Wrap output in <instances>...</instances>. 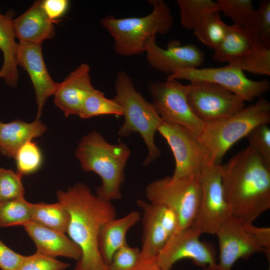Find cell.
I'll list each match as a JSON object with an SVG mask.
<instances>
[{"label":"cell","mask_w":270,"mask_h":270,"mask_svg":"<svg viewBox=\"0 0 270 270\" xmlns=\"http://www.w3.org/2000/svg\"><path fill=\"white\" fill-rule=\"evenodd\" d=\"M270 122V103L260 98L254 104L228 117L204 123L198 136L208 152L210 163L220 164L228 150L256 126Z\"/></svg>","instance_id":"8992f818"},{"label":"cell","mask_w":270,"mask_h":270,"mask_svg":"<svg viewBox=\"0 0 270 270\" xmlns=\"http://www.w3.org/2000/svg\"><path fill=\"white\" fill-rule=\"evenodd\" d=\"M148 90L152 104L163 122L182 126L196 136L204 123L192 112L187 100V85L176 80L151 81Z\"/></svg>","instance_id":"ba28073f"},{"label":"cell","mask_w":270,"mask_h":270,"mask_svg":"<svg viewBox=\"0 0 270 270\" xmlns=\"http://www.w3.org/2000/svg\"><path fill=\"white\" fill-rule=\"evenodd\" d=\"M253 42L270 48V0L260 2L250 21L243 28Z\"/></svg>","instance_id":"4316f807"},{"label":"cell","mask_w":270,"mask_h":270,"mask_svg":"<svg viewBox=\"0 0 270 270\" xmlns=\"http://www.w3.org/2000/svg\"><path fill=\"white\" fill-rule=\"evenodd\" d=\"M14 11L8 10L2 14L0 12V50L3 55V63L0 69V79L3 78L10 87L17 86L18 72L17 53L18 44L16 42L13 27Z\"/></svg>","instance_id":"603a6c76"},{"label":"cell","mask_w":270,"mask_h":270,"mask_svg":"<svg viewBox=\"0 0 270 270\" xmlns=\"http://www.w3.org/2000/svg\"><path fill=\"white\" fill-rule=\"evenodd\" d=\"M134 270H163L156 262L155 259L139 260Z\"/></svg>","instance_id":"60d3db41"},{"label":"cell","mask_w":270,"mask_h":270,"mask_svg":"<svg viewBox=\"0 0 270 270\" xmlns=\"http://www.w3.org/2000/svg\"><path fill=\"white\" fill-rule=\"evenodd\" d=\"M90 68L82 63L58 83L54 94V103L66 117L78 115L84 100L95 89L90 76Z\"/></svg>","instance_id":"ac0fdd59"},{"label":"cell","mask_w":270,"mask_h":270,"mask_svg":"<svg viewBox=\"0 0 270 270\" xmlns=\"http://www.w3.org/2000/svg\"><path fill=\"white\" fill-rule=\"evenodd\" d=\"M256 44L241 27L228 26L220 44L214 50L212 58L216 62H228L244 55Z\"/></svg>","instance_id":"cb8c5ba5"},{"label":"cell","mask_w":270,"mask_h":270,"mask_svg":"<svg viewBox=\"0 0 270 270\" xmlns=\"http://www.w3.org/2000/svg\"><path fill=\"white\" fill-rule=\"evenodd\" d=\"M31 203L24 197L0 204V227L23 226L31 220Z\"/></svg>","instance_id":"4dcf8cb0"},{"label":"cell","mask_w":270,"mask_h":270,"mask_svg":"<svg viewBox=\"0 0 270 270\" xmlns=\"http://www.w3.org/2000/svg\"><path fill=\"white\" fill-rule=\"evenodd\" d=\"M228 64L242 71L260 75H270V48L255 44L246 53Z\"/></svg>","instance_id":"83f0119b"},{"label":"cell","mask_w":270,"mask_h":270,"mask_svg":"<svg viewBox=\"0 0 270 270\" xmlns=\"http://www.w3.org/2000/svg\"><path fill=\"white\" fill-rule=\"evenodd\" d=\"M158 131L166 140L174 156L172 177L198 176L210 162L208 152L198 137L179 125L162 122Z\"/></svg>","instance_id":"8fae6325"},{"label":"cell","mask_w":270,"mask_h":270,"mask_svg":"<svg viewBox=\"0 0 270 270\" xmlns=\"http://www.w3.org/2000/svg\"><path fill=\"white\" fill-rule=\"evenodd\" d=\"M46 130L45 124L38 119L32 122L17 119L2 122L0 129V152L14 158L20 148L32 139L42 136Z\"/></svg>","instance_id":"7402d4cb"},{"label":"cell","mask_w":270,"mask_h":270,"mask_svg":"<svg viewBox=\"0 0 270 270\" xmlns=\"http://www.w3.org/2000/svg\"><path fill=\"white\" fill-rule=\"evenodd\" d=\"M13 27L19 44H42L55 34L54 22L46 14L42 0L34 2L26 11L14 18Z\"/></svg>","instance_id":"ffe728a7"},{"label":"cell","mask_w":270,"mask_h":270,"mask_svg":"<svg viewBox=\"0 0 270 270\" xmlns=\"http://www.w3.org/2000/svg\"><path fill=\"white\" fill-rule=\"evenodd\" d=\"M156 38L149 40L145 51L148 62L154 69L168 76L176 70L198 68L204 64V54L196 46L181 45L175 42L162 48L157 44Z\"/></svg>","instance_id":"2e32d148"},{"label":"cell","mask_w":270,"mask_h":270,"mask_svg":"<svg viewBox=\"0 0 270 270\" xmlns=\"http://www.w3.org/2000/svg\"><path fill=\"white\" fill-rule=\"evenodd\" d=\"M182 26L188 30H193L207 16L219 12L216 1L212 0H178L176 1Z\"/></svg>","instance_id":"484cf974"},{"label":"cell","mask_w":270,"mask_h":270,"mask_svg":"<svg viewBox=\"0 0 270 270\" xmlns=\"http://www.w3.org/2000/svg\"><path fill=\"white\" fill-rule=\"evenodd\" d=\"M17 64L27 72L32 82L38 106L36 119L40 120L46 100L54 95L58 83L49 74L44 60L42 44H18Z\"/></svg>","instance_id":"e0dca14e"},{"label":"cell","mask_w":270,"mask_h":270,"mask_svg":"<svg viewBox=\"0 0 270 270\" xmlns=\"http://www.w3.org/2000/svg\"><path fill=\"white\" fill-rule=\"evenodd\" d=\"M113 98L122 108L124 118L118 134L126 137L133 132L140 134L148 148L143 164L148 166L160 155L154 135L162 120L152 104L136 90L131 78L125 72L120 70L116 74Z\"/></svg>","instance_id":"5b68a950"},{"label":"cell","mask_w":270,"mask_h":270,"mask_svg":"<svg viewBox=\"0 0 270 270\" xmlns=\"http://www.w3.org/2000/svg\"><path fill=\"white\" fill-rule=\"evenodd\" d=\"M168 80H185L190 83L209 82L228 90L242 100L250 102L262 96L270 88L267 80H253L240 70L228 64L219 68H189L176 70L167 76Z\"/></svg>","instance_id":"9c48e42d"},{"label":"cell","mask_w":270,"mask_h":270,"mask_svg":"<svg viewBox=\"0 0 270 270\" xmlns=\"http://www.w3.org/2000/svg\"><path fill=\"white\" fill-rule=\"evenodd\" d=\"M16 172L22 176L37 172L43 162L41 150L32 140L24 144L17 152L15 157Z\"/></svg>","instance_id":"1f68e13d"},{"label":"cell","mask_w":270,"mask_h":270,"mask_svg":"<svg viewBox=\"0 0 270 270\" xmlns=\"http://www.w3.org/2000/svg\"><path fill=\"white\" fill-rule=\"evenodd\" d=\"M228 26L222 22L219 12H214L206 16L192 31L201 42L214 50L223 40Z\"/></svg>","instance_id":"f1b7e54d"},{"label":"cell","mask_w":270,"mask_h":270,"mask_svg":"<svg viewBox=\"0 0 270 270\" xmlns=\"http://www.w3.org/2000/svg\"><path fill=\"white\" fill-rule=\"evenodd\" d=\"M2 124V122L0 121V129Z\"/></svg>","instance_id":"b9f144b4"},{"label":"cell","mask_w":270,"mask_h":270,"mask_svg":"<svg viewBox=\"0 0 270 270\" xmlns=\"http://www.w3.org/2000/svg\"><path fill=\"white\" fill-rule=\"evenodd\" d=\"M70 266L68 263L36 252L33 254L24 256L18 270H65Z\"/></svg>","instance_id":"d590c367"},{"label":"cell","mask_w":270,"mask_h":270,"mask_svg":"<svg viewBox=\"0 0 270 270\" xmlns=\"http://www.w3.org/2000/svg\"><path fill=\"white\" fill-rule=\"evenodd\" d=\"M186 97L193 113L204 123L228 117L246 106L245 102L236 95L209 82L188 84Z\"/></svg>","instance_id":"7c38bea8"},{"label":"cell","mask_w":270,"mask_h":270,"mask_svg":"<svg viewBox=\"0 0 270 270\" xmlns=\"http://www.w3.org/2000/svg\"><path fill=\"white\" fill-rule=\"evenodd\" d=\"M56 196L70 214L66 234L82 252L74 270H108L98 250V236L102 226L116 218L112 202L94 194L82 182L58 190Z\"/></svg>","instance_id":"7a4b0ae2"},{"label":"cell","mask_w":270,"mask_h":270,"mask_svg":"<svg viewBox=\"0 0 270 270\" xmlns=\"http://www.w3.org/2000/svg\"><path fill=\"white\" fill-rule=\"evenodd\" d=\"M22 177L12 170L0 168V204L24 197Z\"/></svg>","instance_id":"836d02e7"},{"label":"cell","mask_w":270,"mask_h":270,"mask_svg":"<svg viewBox=\"0 0 270 270\" xmlns=\"http://www.w3.org/2000/svg\"><path fill=\"white\" fill-rule=\"evenodd\" d=\"M130 154L126 144L110 143L94 130L82 138L74 155L84 171L92 172L100 178L102 184L96 188V194L111 202L122 196L121 187Z\"/></svg>","instance_id":"3957f363"},{"label":"cell","mask_w":270,"mask_h":270,"mask_svg":"<svg viewBox=\"0 0 270 270\" xmlns=\"http://www.w3.org/2000/svg\"><path fill=\"white\" fill-rule=\"evenodd\" d=\"M22 226L34 243L36 252L55 258L64 256L76 261L81 258L80 249L66 234L32 220L26 222Z\"/></svg>","instance_id":"d6986e66"},{"label":"cell","mask_w":270,"mask_h":270,"mask_svg":"<svg viewBox=\"0 0 270 270\" xmlns=\"http://www.w3.org/2000/svg\"><path fill=\"white\" fill-rule=\"evenodd\" d=\"M69 4L68 0H42V6L46 14L54 23L66 14Z\"/></svg>","instance_id":"f35d334b"},{"label":"cell","mask_w":270,"mask_h":270,"mask_svg":"<svg viewBox=\"0 0 270 270\" xmlns=\"http://www.w3.org/2000/svg\"><path fill=\"white\" fill-rule=\"evenodd\" d=\"M220 11L230 18L234 24L244 28L256 8L251 0H217Z\"/></svg>","instance_id":"d6a6232c"},{"label":"cell","mask_w":270,"mask_h":270,"mask_svg":"<svg viewBox=\"0 0 270 270\" xmlns=\"http://www.w3.org/2000/svg\"><path fill=\"white\" fill-rule=\"evenodd\" d=\"M140 218L139 212L133 210L120 218L110 220L102 226L98 236V248L102 259L108 266L114 253L127 244L128 232Z\"/></svg>","instance_id":"44dd1931"},{"label":"cell","mask_w":270,"mask_h":270,"mask_svg":"<svg viewBox=\"0 0 270 270\" xmlns=\"http://www.w3.org/2000/svg\"><path fill=\"white\" fill-rule=\"evenodd\" d=\"M104 115L122 116V108L114 98H108L102 92L94 89L84 100L78 116L86 119Z\"/></svg>","instance_id":"f546056e"},{"label":"cell","mask_w":270,"mask_h":270,"mask_svg":"<svg viewBox=\"0 0 270 270\" xmlns=\"http://www.w3.org/2000/svg\"><path fill=\"white\" fill-rule=\"evenodd\" d=\"M148 202L164 206L172 210L178 219L175 233L190 226L198 213L201 187L198 176L174 178L166 176L146 186Z\"/></svg>","instance_id":"52a82bcc"},{"label":"cell","mask_w":270,"mask_h":270,"mask_svg":"<svg viewBox=\"0 0 270 270\" xmlns=\"http://www.w3.org/2000/svg\"><path fill=\"white\" fill-rule=\"evenodd\" d=\"M140 249L128 244L114 254L108 265V270H134L140 259Z\"/></svg>","instance_id":"8d00e7d4"},{"label":"cell","mask_w":270,"mask_h":270,"mask_svg":"<svg viewBox=\"0 0 270 270\" xmlns=\"http://www.w3.org/2000/svg\"><path fill=\"white\" fill-rule=\"evenodd\" d=\"M199 180L201 198L192 226L202 234H215L219 228L232 217L224 194L220 164L209 163L200 173Z\"/></svg>","instance_id":"30bf717a"},{"label":"cell","mask_w":270,"mask_h":270,"mask_svg":"<svg viewBox=\"0 0 270 270\" xmlns=\"http://www.w3.org/2000/svg\"><path fill=\"white\" fill-rule=\"evenodd\" d=\"M148 2L152 9L146 16L116 18L109 15L100 20L101 25L114 39L117 54L130 56L145 53L150 39L166 34L172 28L173 17L167 4L163 0Z\"/></svg>","instance_id":"277c9868"},{"label":"cell","mask_w":270,"mask_h":270,"mask_svg":"<svg viewBox=\"0 0 270 270\" xmlns=\"http://www.w3.org/2000/svg\"><path fill=\"white\" fill-rule=\"evenodd\" d=\"M24 258V255L15 252L0 240V268L1 270H18Z\"/></svg>","instance_id":"74e56055"},{"label":"cell","mask_w":270,"mask_h":270,"mask_svg":"<svg viewBox=\"0 0 270 270\" xmlns=\"http://www.w3.org/2000/svg\"><path fill=\"white\" fill-rule=\"evenodd\" d=\"M226 200L232 216L252 224L270 208V168L250 146L220 164Z\"/></svg>","instance_id":"6da1fadb"},{"label":"cell","mask_w":270,"mask_h":270,"mask_svg":"<svg viewBox=\"0 0 270 270\" xmlns=\"http://www.w3.org/2000/svg\"><path fill=\"white\" fill-rule=\"evenodd\" d=\"M202 234L197 228L191 226L174 234L155 258L163 270H171L178 260L188 258L204 270H218V260L213 249L200 240Z\"/></svg>","instance_id":"4fadbf2b"},{"label":"cell","mask_w":270,"mask_h":270,"mask_svg":"<svg viewBox=\"0 0 270 270\" xmlns=\"http://www.w3.org/2000/svg\"><path fill=\"white\" fill-rule=\"evenodd\" d=\"M249 146L270 168V128L268 124L254 128L246 136Z\"/></svg>","instance_id":"e575fe53"},{"label":"cell","mask_w":270,"mask_h":270,"mask_svg":"<svg viewBox=\"0 0 270 270\" xmlns=\"http://www.w3.org/2000/svg\"><path fill=\"white\" fill-rule=\"evenodd\" d=\"M137 204L142 211V234L139 260L155 258L174 234L178 219L168 208L142 200Z\"/></svg>","instance_id":"5bb4252c"},{"label":"cell","mask_w":270,"mask_h":270,"mask_svg":"<svg viewBox=\"0 0 270 270\" xmlns=\"http://www.w3.org/2000/svg\"><path fill=\"white\" fill-rule=\"evenodd\" d=\"M215 234L220 250L218 270H232L240 258L246 259L256 253L265 254L244 224L233 216L226 221Z\"/></svg>","instance_id":"9a60e30c"},{"label":"cell","mask_w":270,"mask_h":270,"mask_svg":"<svg viewBox=\"0 0 270 270\" xmlns=\"http://www.w3.org/2000/svg\"><path fill=\"white\" fill-rule=\"evenodd\" d=\"M246 230L252 236L256 242L264 250L265 255L270 258V228L258 227L253 224H244Z\"/></svg>","instance_id":"ab89813d"},{"label":"cell","mask_w":270,"mask_h":270,"mask_svg":"<svg viewBox=\"0 0 270 270\" xmlns=\"http://www.w3.org/2000/svg\"><path fill=\"white\" fill-rule=\"evenodd\" d=\"M30 214L31 220L48 228L66 233L70 214L60 202L31 203Z\"/></svg>","instance_id":"d4e9b609"}]
</instances>
